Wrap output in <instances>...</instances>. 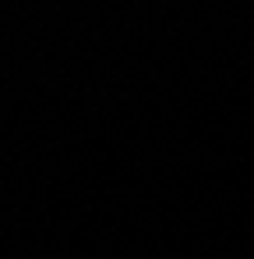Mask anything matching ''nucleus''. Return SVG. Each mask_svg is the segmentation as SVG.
<instances>
[]
</instances>
